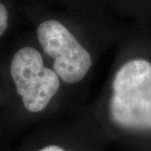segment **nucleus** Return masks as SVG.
Segmentation results:
<instances>
[{
  "instance_id": "1",
  "label": "nucleus",
  "mask_w": 151,
  "mask_h": 151,
  "mask_svg": "<svg viewBox=\"0 0 151 151\" xmlns=\"http://www.w3.org/2000/svg\"><path fill=\"white\" fill-rule=\"evenodd\" d=\"M109 112L113 123L134 131H151V63L132 59L120 67L112 83Z\"/></svg>"
},
{
  "instance_id": "3",
  "label": "nucleus",
  "mask_w": 151,
  "mask_h": 151,
  "mask_svg": "<svg viewBox=\"0 0 151 151\" xmlns=\"http://www.w3.org/2000/svg\"><path fill=\"white\" fill-rule=\"evenodd\" d=\"M37 38L44 53L54 59L53 71L63 81L78 83L88 73L91 56L63 24L55 20L42 22Z\"/></svg>"
},
{
  "instance_id": "2",
  "label": "nucleus",
  "mask_w": 151,
  "mask_h": 151,
  "mask_svg": "<svg viewBox=\"0 0 151 151\" xmlns=\"http://www.w3.org/2000/svg\"><path fill=\"white\" fill-rule=\"evenodd\" d=\"M10 73L24 106L32 113L44 110L60 87L58 76L45 67L40 53L32 47H24L15 54Z\"/></svg>"
},
{
  "instance_id": "4",
  "label": "nucleus",
  "mask_w": 151,
  "mask_h": 151,
  "mask_svg": "<svg viewBox=\"0 0 151 151\" xmlns=\"http://www.w3.org/2000/svg\"><path fill=\"white\" fill-rule=\"evenodd\" d=\"M8 26V12L2 3H0V37L4 34Z\"/></svg>"
},
{
  "instance_id": "5",
  "label": "nucleus",
  "mask_w": 151,
  "mask_h": 151,
  "mask_svg": "<svg viewBox=\"0 0 151 151\" xmlns=\"http://www.w3.org/2000/svg\"><path fill=\"white\" fill-rule=\"evenodd\" d=\"M38 151H66L65 149H63L61 146L59 145H54V144H51V145H47L41 148Z\"/></svg>"
}]
</instances>
